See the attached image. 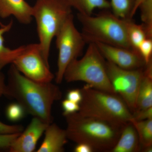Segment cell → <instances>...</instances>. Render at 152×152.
<instances>
[{"instance_id":"5bb4252c","label":"cell","mask_w":152,"mask_h":152,"mask_svg":"<svg viewBox=\"0 0 152 152\" xmlns=\"http://www.w3.org/2000/svg\"><path fill=\"white\" fill-rule=\"evenodd\" d=\"M141 147L137 133L134 125L128 123L123 126L116 143L110 152H138Z\"/></svg>"},{"instance_id":"3957f363","label":"cell","mask_w":152,"mask_h":152,"mask_svg":"<svg viewBox=\"0 0 152 152\" xmlns=\"http://www.w3.org/2000/svg\"><path fill=\"white\" fill-rule=\"evenodd\" d=\"M81 90L83 97L78 112L82 115L121 125L134 120L132 113L118 95L97 89L87 84Z\"/></svg>"},{"instance_id":"ac0fdd59","label":"cell","mask_w":152,"mask_h":152,"mask_svg":"<svg viewBox=\"0 0 152 152\" xmlns=\"http://www.w3.org/2000/svg\"><path fill=\"white\" fill-rule=\"evenodd\" d=\"M135 128L141 147L142 151L152 152V119L131 122Z\"/></svg>"},{"instance_id":"6da1fadb","label":"cell","mask_w":152,"mask_h":152,"mask_svg":"<svg viewBox=\"0 0 152 152\" xmlns=\"http://www.w3.org/2000/svg\"><path fill=\"white\" fill-rule=\"evenodd\" d=\"M6 96L13 98L25 111L48 124L53 121L52 109L62 94L60 88L51 82L34 81L21 73L12 64L8 72Z\"/></svg>"},{"instance_id":"9c48e42d","label":"cell","mask_w":152,"mask_h":152,"mask_svg":"<svg viewBox=\"0 0 152 152\" xmlns=\"http://www.w3.org/2000/svg\"><path fill=\"white\" fill-rule=\"evenodd\" d=\"M12 64L21 73L34 81L50 83L54 78L39 43L24 45L23 50Z\"/></svg>"},{"instance_id":"d4e9b609","label":"cell","mask_w":152,"mask_h":152,"mask_svg":"<svg viewBox=\"0 0 152 152\" xmlns=\"http://www.w3.org/2000/svg\"><path fill=\"white\" fill-rule=\"evenodd\" d=\"M23 127L21 125H9L0 121V134H11L22 132Z\"/></svg>"},{"instance_id":"8fae6325","label":"cell","mask_w":152,"mask_h":152,"mask_svg":"<svg viewBox=\"0 0 152 152\" xmlns=\"http://www.w3.org/2000/svg\"><path fill=\"white\" fill-rule=\"evenodd\" d=\"M49 124L34 117L29 124L14 141L9 148L11 152H32Z\"/></svg>"},{"instance_id":"f1b7e54d","label":"cell","mask_w":152,"mask_h":152,"mask_svg":"<svg viewBox=\"0 0 152 152\" xmlns=\"http://www.w3.org/2000/svg\"><path fill=\"white\" fill-rule=\"evenodd\" d=\"M7 89L5 77L4 74L1 72H0V97L3 96H6Z\"/></svg>"},{"instance_id":"603a6c76","label":"cell","mask_w":152,"mask_h":152,"mask_svg":"<svg viewBox=\"0 0 152 152\" xmlns=\"http://www.w3.org/2000/svg\"><path fill=\"white\" fill-rule=\"evenodd\" d=\"M62 107L63 110V115L64 116L78 112L80 108L79 104L74 102L67 99L62 101Z\"/></svg>"},{"instance_id":"d6986e66","label":"cell","mask_w":152,"mask_h":152,"mask_svg":"<svg viewBox=\"0 0 152 152\" xmlns=\"http://www.w3.org/2000/svg\"><path fill=\"white\" fill-rule=\"evenodd\" d=\"M132 19H126L128 38L133 50L138 52L140 45L147 38H152L145 25H138L133 22Z\"/></svg>"},{"instance_id":"e0dca14e","label":"cell","mask_w":152,"mask_h":152,"mask_svg":"<svg viewBox=\"0 0 152 152\" xmlns=\"http://www.w3.org/2000/svg\"><path fill=\"white\" fill-rule=\"evenodd\" d=\"M72 8L75 9L78 13L91 15L96 9L107 10L110 8L108 0H63Z\"/></svg>"},{"instance_id":"277c9868","label":"cell","mask_w":152,"mask_h":152,"mask_svg":"<svg viewBox=\"0 0 152 152\" xmlns=\"http://www.w3.org/2000/svg\"><path fill=\"white\" fill-rule=\"evenodd\" d=\"M77 18L87 43L99 42L133 49L128 38L126 19L120 18L107 11L96 16L78 13Z\"/></svg>"},{"instance_id":"9a60e30c","label":"cell","mask_w":152,"mask_h":152,"mask_svg":"<svg viewBox=\"0 0 152 152\" xmlns=\"http://www.w3.org/2000/svg\"><path fill=\"white\" fill-rule=\"evenodd\" d=\"M151 107H152V60L146 65L144 69L135 112Z\"/></svg>"},{"instance_id":"52a82bcc","label":"cell","mask_w":152,"mask_h":152,"mask_svg":"<svg viewBox=\"0 0 152 152\" xmlns=\"http://www.w3.org/2000/svg\"><path fill=\"white\" fill-rule=\"evenodd\" d=\"M56 37L58 51L56 81L61 84L68 65L81 55L87 43L75 26L72 14L68 17Z\"/></svg>"},{"instance_id":"7402d4cb","label":"cell","mask_w":152,"mask_h":152,"mask_svg":"<svg viewBox=\"0 0 152 152\" xmlns=\"http://www.w3.org/2000/svg\"><path fill=\"white\" fill-rule=\"evenodd\" d=\"M138 50L146 64L151 61L152 60V38L145 39L140 45Z\"/></svg>"},{"instance_id":"83f0119b","label":"cell","mask_w":152,"mask_h":152,"mask_svg":"<svg viewBox=\"0 0 152 152\" xmlns=\"http://www.w3.org/2000/svg\"><path fill=\"white\" fill-rule=\"evenodd\" d=\"M75 152H93L94 151L91 146L85 143L77 144L74 149Z\"/></svg>"},{"instance_id":"2e32d148","label":"cell","mask_w":152,"mask_h":152,"mask_svg":"<svg viewBox=\"0 0 152 152\" xmlns=\"http://www.w3.org/2000/svg\"><path fill=\"white\" fill-rule=\"evenodd\" d=\"M13 24L12 20L7 24L0 26V72L5 66L13 63L23 48L24 45L14 49L5 45L4 35L12 29Z\"/></svg>"},{"instance_id":"30bf717a","label":"cell","mask_w":152,"mask_h":152,"mask_svg":"<svg viewBox=\"0 0 152 152\" xmlns=\"http://www.w3.org/2000/svg\"><path fill=\"white\" fill-rule=\"evenodd\" d=\"M94 43L107 61L119 67L134 70L143 68L146 65L139 52L135 50L99 42Z\"/></svg>"},{"instance_id":"4316f807","label":"cell","mask_w":152,"mask_h":152,"mask_svg":"<svg viewBox=\"0 0 152 152\" xmlns=\"http://www.w3.org/2000/svg\"><path fill=\"white\" fill-rule=\"evenodd\" d=\"M81 90L74 89L69 91L66 95V99L80 104L82 100Z\"/></svg>"},{"instance_id":"7c38bea8","label":"cell","mask_w":152,"mask_h":152,"mask_svg":"<svg viewBox=\"0 0 152 152\" xmlns=\"http://www.w3.org/2000/svg\"><path fill=\"white\" fill-rule=\"evenodd\" d=\"M13 16L18 21L28 25L33 20V7L25 0H0V18Z\"/></svg>"},{"instance_id":"ffe728a7","label":"cell","mask_w":152,"mask_h":152,"mask_svg":"<svg viewBox=\"0 0 152 152\" xmlns=\"http://www.w3.org/2000/svg\"><path fill=\"white\" fill-rule=\"evenodd\" d=\"M137 0H111L113 13L122 19H132V14Z\"/></svg>"},{"instance_id":"5b68a950","label":"cell","mask_w":152,"mask_h":152,"mask_svg":"<svg viewBox=\"0 0 152 152\" xmlns=\"http://www.w3.org/2000/svg\"><path fill=\"white\" fill-rule=\"evenodd\" d=\"M88 44L83 56L68 65L64 79L68 83L84 82L94 88L117 94L109 80L104 58L96 44Z\"/></svg>"},{"instance_id":"44dd1931","label":"cell","mask_w":152,"mask_h":152,"mask_svg":"<svg viewBox=\"0 0 152 152\" xmlns=\"http://www.w3.org/2000/svg\"><path fill=\"white\" fill-rule=\"evenodd\" d=\"M24 109L18 102L10 104L6 109L7 118L11 121H18L24 116Z\"/></svg>"},{"instance_id":"4fadbf2b","label":"cell","mask_w":152,"mask_h":152,"mask_svg":"<svg viewBox=\"0 0 152 152\" xmlns=\"http://www.w3.org/2000/svg\"><path fill=\"white\" fill-rule=\"evenodd\" d=\"M45 137L37 152H63L67 142L66 130L56 124H50L45 132Z\"/></svg>"},{"instance_id":"cb8c5ba5","label":"cell","mask_w":152,"mask_h":152,"mask_svg":"<svg viewBox=\"0 0 152 152\" xmlns=\"http://www.w3.org/2000/svg\"><path fill=\"white\" fill-rule=\"evenodd\" d=\"M20 133L0 134V148H9Z\"/></svg>"},{"instance_id":"484cf974","label":"cell","mask_w":152,"mask_h":152,"mask_svg":"<svg viewBox=\"0 0 152 152\" xmlns=\"http://www.w3.org/2000/svg\"><path fill=\"white\" fill-rule=\"evenodd\" d=\"M134 119L137 121L152 119V107L136 111L133 113Z\"/></svg>"},{"instance_id":"ba28073f","label":"cell","mask_w":152,"mask_h":152,"mask_svg":"<svg viewBox=\"0 0 152 152\" xmlns=\"http://www.w3.org/2000/svg\"><path fill=\"white\" fill-rule=\"evenodd\" d=\"M106 69L115 93L121 98L131 112L136 110L138 93L143 76V68L126 70L106 61Z\"/></svg>"},{"instance_id":"4dcf8cb0","label":"cell","mask_w":152,"mask_h":152,"mask_svg":"<svg viewBox=\"0 0 152 152\" xmlns=\"http://www.w3.org/2000/svg\"><path fill=\"white\" fill-rule=\"evenodd\" d=\"M4 25L2 23H1V20H0V26H4Z\"/></svg>"},{"instance_id":"f546056e","label":"cell","mask_w":152,"mask_h":152,"mask_svg":"<svg viewBox=\"0 0 152 152\" xmlns=\"http://www.w3.org/2000/svg\"><path fill=\"white\" fill-rule=\"evenodd\" d=\"M145 1V0H137V1H136L134 7V9H133L132 12V16H131L132 18L133 17L134 15L137 10H138V8L140 4Z\"/></svg>"},{"instance_id":"8992f818","label":"cell","mask_w":152,"mask_h":152,"mask_svg":"<svg viewBox=\"0 0 152 152\" xmlns=\"http://www.w3.org/2000/svg\"><path fill=\"white\" fill-rule=\"evenodd\" d=\"M72 11L63 0H37L33 7V18L37 23L39 44L48 64L52 41Z\"/></svg>"},{"instance_id":"7a4b0ae2","label":"cell","mask_w":152,"mask_h":152,"mask_svg":"<svg viewBox=\"0 0 152 152\" xmlns=\"http://www.w3.org/2000/svg\"><path fill=\"white\" fill-rule=\"evenodd\" d=\"M65 117L68 140L88 145L94 151L110 152L125 125L82 115L78 112Z\"/></svg>"}]
</instances>
